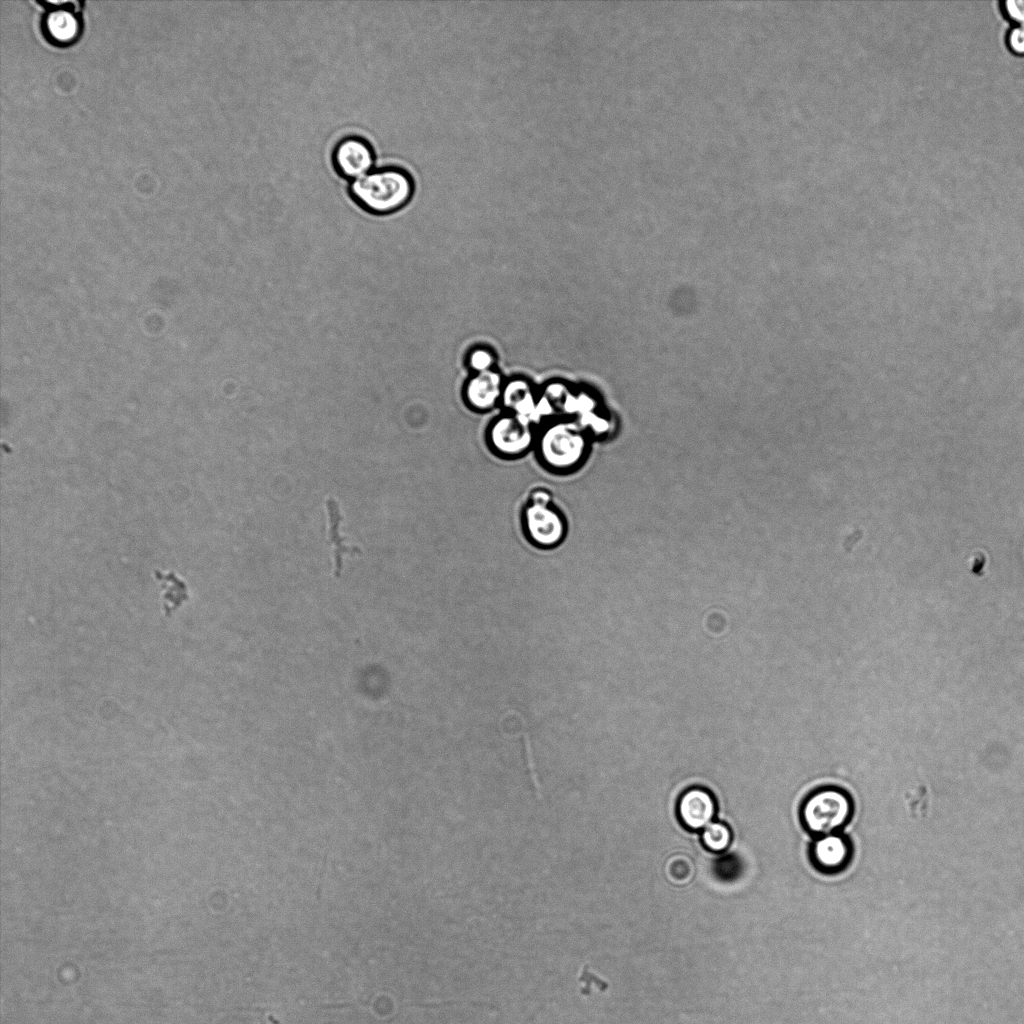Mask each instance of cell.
I'll return each instance as SVG.
<instances>
[{
	"label": "cell",
	"instance_id": "1",
	"mask_svg": "<svg viewBox=\"0 0 1024 1024\" xmlns=\"http://www.w3.org/2000/svg\"><path fill=\"white\" fill-rule=\"evenodd\" d=\"M415 192L412 174L397 165L373 168L350 181L348 194L363 211L376 216L396 213L409 204Z\"/></svg>",
	"mask_w": 1024,
	"mask_h": 1024
},
{
	"label": "cell",
	"instance_id": "2",
	"mask_svg": "<svg viewBox=\"0 0 1024 1024\" xmlns=\"http://www.w3.org/2000/svg\"><path fill=\"white\" fill-rule=\"evenodd\" d=\"M852 814L849 795L836 787H823L812 792L801 806L804 827L816 836L836 833Z\"/></svg>",
	"mask_w": 1024,
	"mask_h": 1024
},
{
	"label": "cell",
	"instance_id": "3",
	"mask_svg": "<svg viewBox=\"0 0 1024 1024\" xmlns=\"http://www.w3.org/2000/svg\"><path fill=\"white\" fill-rule=\"evenodd\" d=\"M588 449L585 433L569 422L555 423L541 433L537 451L545 466L558 471L575 468Z\"/></svg>",
	"mask_w": 1024,
	"mask_h": 1024
},
{
	"label": "cell",
	"instance_id": "4",
	"mask_svg": "<svg viewBox=\"0 0 1024 1024\" xmlns=\"http://www.w3.org/2000/svg\"><path fill=\"white\" fill-rule=\"evenodd\" d=\"M375 160V151L369 140L355 134L339 139L331 153V162L335 172L349 182L364 176L375 168Z\"/></svg>",
	"mask_w": 1024,
	"mask_h": 1024
},
{
	"label": "cell",
	"instance_id": "5",
	"mask_svg": "<svg viewBox=\"0 0 1024 1024\" xmlns=\"http://www.w3.org/2000/svg\"><path fill=\"white\" fill-rule=\"evenodd\" d=\"M523 527L530 541L544 548L558 545L566 533L565 519L553 504L527 502L523 510Z\"/></svg>",
	"mask_w": 1024,
	"mask_h": 1024
},
{
	"label": "cell",
	"instance_id": "6",
	"mask_svg": "<svg viewBox=\"0 0 1024 1024\" xmlns=\"http://www.w3.org/2000/svg\"><path fill=\"white\" fill-rule=\"evenodd\" d=\"M533 438L530 420L515 414L496 419L488 431V442L492 450L506 457L526 452Z\"/></svg>",
	"mask_w": 1024,
	"mask_h": 1024
},
{
	"label": "cell",
	"instance_id": "7",
	"mask_svg": "<svg viewBox=\"0 0 1024 1024\" xmlns=\"http://www.w3.org/2000/svg\"><path fill=\"white\" fill-rule=\"evenodd\" d=\"M717 803L714 795L706 788L692 786L686 789L677 802V814L682 825L692 831H701L714 821Z\"/></svg>",
	"mask_w": 1024,
	"mask_h": 1024
},
{
	"label": "cell",
	"instance_id": "8",
	"mask_svg": "<svg viewBox=\"0 0 1024 1024\" xmlns=\"http://www.w3.org/2000/svg\"><path fill=\"white\" fill-rule=\"evenodd\" d=\"M850 855L848 841L836 833L818 836L811 846L812 862L824 872L841 870L847 865Z\"/></svg>",
	"mask_w": 1024,
	"mask_h": 1024
},
{
	"label": "cell",
	"instance_id": "9",
	"mask_svg": "<svg viewBox=\"0 0 1024 1024\" xmlns=\"http://www.w3.org/2000/svg\"><path fill=\"white\" fill-rule=\"evenodd\" d=\"M49 12L43 19V31L46 38L56 45H68L80 34V20L70 8L47 9Z\"/></svg>",
	"mask_w": 1024,
	"mask_h": 1024
},
{
	"label": "cell",
	"instance_id": "10",
	"mask_svg": "<svg viewBox=\"0 0 1024 1024\" xmlns=\"http://www.w3.org/2000/svg\"><path fill=\"white\" fill-rule=\"evenodd\" d=\"M501 392L500 375L487 370L479 372L467 383L465 397L474 409L487 410L496 403Z\"/></svg>",
	"mask_w": 1024,
	"mask_h": 1024
},
{
	"label": "cell",
	"instance_id": "11",
	"mask_svg": "<svg viewBox=\"0 0 1024 1024\" xmlns=\"http://www.w3.org/2000/svg\"><path fill=\"white\" fill-rule=\"evenodd\" d=\"M326 507H327V511H328V515H329V537H330V542L333 543V545L335 547V550H334L335 575L339 576L341 571H342V568H343L342 556L346 552H348L349 554H355V553H359V552L361 553V550L358 547H356V546L348 547V546L343 545L344 538H341L339 536V530H338L339 529L340 521L342 520V517H341L340 512H339L338 504L333 499H328L326 501Z\"/></svg>",
	"mask_w": 1024,
	"mask_h": 1024
},
{
	"label": "cell",
	"instance_id": "12",
	"mask_svg": "<svg viewBox=\"0 0 1024 1024\" xmlns=\"http://www.w3.org/2000/svg\"><path fill=\"white\" fill-rule=\"evenodd\" d=\"M504 399L507 406L515 411V415L529 419L528 415L533 410V397L526 383H509L504 389Z\"/></svg>",
	"mask_w": 1024,
	"mask_h": 1024
},
{
	"label": "cell",
	"instance_id": "13",
	"mask_svg": "<svg viewBox=\"0 0 1024 1024\" xmlns=\"http://www.w3.org/2000/svg\"><path fill=\"white\" fill-rule=\"evenodd\" d=\"M703 846L711 852L722 853L727 851L732 842V831L730 827L721 822L713 821L701 831Z\"/></svg>",
	"mask_w": 1024,
	"mask_h": 1024
},
{
	"label": "cell",
	"instance_id": "14",
	"mask_svg": "<svg viewBox=\"0 0 1024 1024\" xmlns=\"http://www.w3.org/2000/svg\"><path fill=\"white\" fill-rule=\"evenodd\" d=\"M492 363L493 358L487 350H475L470 356L471 367L478 372L489 370Z\"/></svg>",
	"mask_w": 1024,
	"mask_h": 1024
},
{
	"label": "cell",
	"instance_id": "15",
	"mask_svg": "<svg viewBox=\"0 0 1024 1024\" xmlns=\"http://www.w3.org/2000/svg\"><path fill=\"white\" fill-rule=\"evenodd\" d=\"M524 744H525L526 758H527L528 768L530 770L531 780H532L533 785H534V787L536 789L537 795L539 797H541V794H542L541 793V785L539 783L538 776H537V773H536V770H535V763H534V759H533L530 739H529V735L527 733L524 734Z\"/></svg>",
	"mask_w": 1024,
	"mask_h": 1024
},
{
	"label": "cell",
	"instance_id": "16",
	"mask_svg": "<svg viewBox=\"0 0 1024 1024\" xmlns=\"http://www.w3.org/2000/svg\"><path fill=\"white\" fill-rule=\"evenodd\" d=\"M528 502L539 505H550L553 503V497L547 488L537 487L529 493Z\"/></svg>",
	"mask_w": 1024,
	"mask_h": 1024
},
{
	"label": "cell",
	"instance_id": "17",
	"mask_svg": "<svg viewBox=\"0 0 1024 1024\" xmlns=\"http://www.w3.org/2000/svg\"><path fill=\"white\" fill-rule=\"evenodd\" d=\"M1005 6L1009 16L1024 25V0H1008Z\"/></svg>",
	"mask_w": 1024,
	"mask_h": 1024
},
{
	"label": "cell",
	"instance_id": "18",
	"mask_svg": "<svg viewBox=\"0 0 1024 1024\" xmlns=\"http://www.w3.org/2000/svg\"><path fill=\"white\" fill-rule=\"evenodd\" d=\"M1009 44L1017 53H1024V25L1015 27L1009 34Z\"/></svg>",
	"mask_w": 1024,
	"mask_h": 1024
},
{
	"label": "cell",
	"instance_id": "19",
	"mask_svg": "<svg viewBox=\"0 0 1024 1024\" xmlns=\"http://www.w3.org/2000/svg\"><path fill=\"white\" fill-rule=\"evenodd\" d=\"M327 855H328V852H326V854H325V856H324V863H323V867H322V870H321V873H320V881H319V886H318V889H317V898H318V899H320V891H321V880H322V877H323V872H324V869H325V864H326V861H327V860H326V858H327Z\"/></svg>",
	"mask_w": 1024,
	"mask_h": 1024
},
{
	"label": "cell",
	"instance_id": "20",
	"mask_svg": "<svg viewBox=\"0 0 1024 1024\" xmlns=\"http://www.w3.org/2000/svg\"><path fill=\"white\" fill-rule=\"evenodd\" d=\"M351 1004L352 1003H342V1004H333V1005H322L321 1007L322 1008H331V1007L340 1008V1007L349 1006Z\"/></svg>",
	"mask_w": 1024,
	"mask_h": 1024
}]
</instances>
